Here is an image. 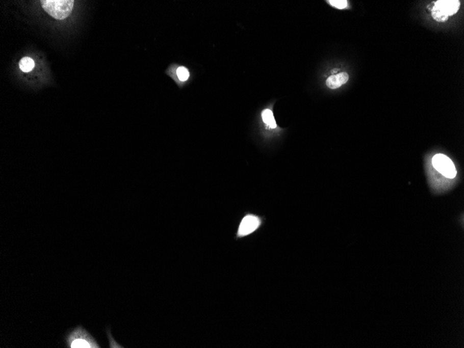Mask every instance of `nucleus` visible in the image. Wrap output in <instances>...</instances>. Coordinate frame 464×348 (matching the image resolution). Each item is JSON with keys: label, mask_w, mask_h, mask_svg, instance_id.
Segmentation results:
<instances>
[{"label": "nucleus", "mask_w": 464, "mask_h": 348, "mask_svg": "<svg viewBox=\"0 0 464 348\" xmlns=\"http://www.w3.org/2000/svg\"><path fill=\"white\" fill-rule=\"evenodd\" d=\"M349 80V75L346 72L331 75L327 78L326 84L329 89H337L340 88L343 84H346Z\"/></svg>", "instance_id": "nucleus-6"}, {"label": "nucleus", "mask_w": 464, "mask_h": 348, "mask_svg": "<svg viewBox=\"0 0 464 348\" xmlns=\"http://www.w3.org/2000/svg\"><path fill=\"white\" fill-rule=\"evenodd\" d=\"M262 119L270 128L274 129V128L277 127V124H276L275 118H274L273 112L271 110H264L262 113Z\"/></svg>", "instance_id": "nucleus-8"}, {"label": "nucleus", "mask_w": 464, "mask_h": 348, "mask_svg": "<svg viewBox=\"0 0 464 348\" xmlns=\"http://www.w3.org/2000/svg\"><path fill=\"white\" fill-rule=\"evenodd\" d=\"M177 74L178 78L181 81H186L189 79V72L187 68L185 67H179L177 70Z\"/></svg>", "instance_id": "nucleus-9"}, {"label": "nucleus", "mask_w": 464, "mask_h": 348, "mask_svg": "<svg viewBox=\"0 0 464 348\" xmlns=\"http://www.w3.org/2000/svg\"><path fill=\"white\" fill-rule=\"evenodd\" d=\"M65 343L69 348L101 347L95 338L82 326L76 327L69 332L65 337Z\"/></svg>", "instance_id": "nucleus-1"}, {"label": "nucleus", "mask_w": 464, "mask_h": 348, "mask_svg": "<svg viewBox=\"0 0 464 348\" xmlns=\"http://www.w3.org/2000/svg\"><path fill=\"white\" fill-rule=\"evenodd\" d=\"M34 66H35L34 61L30 57H24V58L21 59L20 63H19V67H20L21 71L24 72L32 71Z\"/></svg>", "instance_id": "nucleus-7"}, {"label": "nucleus", "mask_w": 464, "mask_h": 348, "mask_svg": "<svg viewBox=\"0 0 464 348\" xmlns=\"http://www.w3.org/2000/svg\"><path fill=\"white\" fill-rule=\"evenodd\" d=\"M261 224L262 221L260 217L253 214H247L240 223L237 236L239 238H242L252 234L256 229L260 228Z\"/></svg>", "instance_id": "nucleus-5"}, {"label": "nucleus", "mask_w": 464, "mask_h": 348, "mask_svg": "<svg viewBox=\"0 0 464 348\" xmlns=\"http://www.w3.org/2000/svg\"><path fill=\"white\" fill-rule=\"evenodd\" d=\"M460 5L458 0H439L435 3L431 15L435 20L445 22L459 11Z\"/></svg>", "instance_id": "nucleus-3"}, {"label": "nucleus", "mask_w": 464, "mask_h": 348, "mask_svg": "<svg viewBox=\"0 0 464 348\" xmlns=\"http://www.w3.org/2000/svg\"><path fill=\"white\" fill-rule=\"evenodd\" d=\"M329 3L333 7L339 9H345L348 6V2L346 0H331V1H329Z\"/></svg>", "instance_id": "nucleus-10"}, {"label": "nucleus", "mask_w": 464, "mask_h": 348, "mask_svg": "<svg viewBox=\"0 0 464 348\" xmlns=\"http://www.w3.org/2000/svg\"><path fill=\"white\" fill-rule=\"evenodd\" d=\"M431 164L438 173L448 179H454L457 176V171L454 164L445 154H436L432 158Z\"/></svg>", "instance_id": "nucleus-4"}, {"label": "nucleus", "mask_w": 464, "mask_h": 348, "mask_svg": "<svg viewBox=\"0 0 464 348\" xmlns=\"http://www.w3.org/2000/svg\"><path fill=\"white\" fill-rule=\"evenodd\" d=\"M42 7L46 13L56 20L68 18L73 9V0H41Z\"/></svg>", "instance_id": "nucleus-2"}]
</instances>
